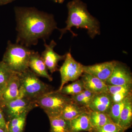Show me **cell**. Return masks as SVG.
I'll use <instances>...</instances> for the list:
<instances>
[{
  "mask_svg": "<svg viewBox=\"0 0 132 132\" xmlns=\"http://www.w3.org/2000/svg\"><path fill=\"white\" fill-rule=\"evenodd\" d=\"M15 12L18 31L16 43L27 47L36 45L39 39L45 40L57 28L51 15L32 8H18Z\"/></svg>",
  "mask_w": 132,
  "mask_h": 132,
  "instance_id": "6da1fadb",
  "label": "cell"
},
{
  "mask_svg": "<svg viewBox=\"0 0 132 132\" xmlns=\"http://www.w3.org/2000/svg\"><path fill=\"white\" fill-rule=\"evenodd\" d=\"M68 15L66 21L65 28L59 29L61 35L60 39L67 31H69L73 36L77 35L71 30L73 27L87 30L88 34L93 39L100 34V24L98 20L92 16L88 11L87 6L80 0H73L67 5Z\"/></svg>",
  "mask_w": 132,
  "mask_h": 132,
  "instance_id": "7a4b0ae2",
  "label": "cell"
},
{
  "mask_svg": "<svg viewBox=\"0 0 132 132\" xmlns=\"http://www.w3.org/2000/svg\"><path fill=\"white\" fill-rule=\"evenodd\" d=\"M32 50L19 43H8L2 61L11 71L20 73L29 68V61Z\"/></svg>",
  "mask_w": 132,
  "mask_h": 132,
  "instance_id": "3957f363",
  "label": "cell"
},
{
  "mask_svg": "<svg viewBox=\"0 0 132 132\" xmlns=\"http://www.w3.org/2000/svg\"><path fill=\"white\" fill-rule=\"evenodd\" d=\"M22 96L35 101L43 95L52 91V88L38 78L29 68L19 74Z\"/></svg>",
  "mask_w": 132,
  "mask_h": 132,
  "instance_id": "277c9868",
  "label": "cell"
},
{
  "mask_svg": "<svg viewBox=\"0 0 132 132\" xmlns=\"http://www.w3.org/2000/svg\"><path fill=\"white\" fill-rule=\"evenodd\" d=\"M72 101L70 96L58 91H51L36 100L38 106L40 107L48 118L60 116L62 110Z\"/></svg>",
  "mask_w": 132,
  "mask_h": 132,
  "instance_id": "5b68a950",
  "label": "cell"
},
{
  "mask_svg": "<svg viewBox=\"0 0 132 132\" xmlns=\"http://www.w3.org/2000/svg\"><path fill=\"white\" fill-rule=\"evenodd\" d=\"M8 120L24 113H28L38 106L35 101L24 96H20L0 106Z\"/></svg>",
  "mask_w": 132,
  "mask_h": 132,
  "instance_id": "8992f818",
  "label": "cell"
},
{
  "mask_svg": "<svg viewBox=\"0 0 132 132\" xmlns=\"http://www.w3.org/2000/svg\"><path fill=\"white\" fill-rule=\"evenodd\" d=\"M59 71L61 77V84L57 91H60L69 81H75L84 73L83 65L76 61L70 52L66 54L65 61Z\"/></svg>",
  "mask_w": 132,
  "mask_h": 132,
  "instance_id": "52a82bcc",
  "label": "cell"
},
{
  "mask_svg": "<svg viewBox=\"0 0 132 132\" xmlns=\"http://www.w3.org/2000/svg\"><path fill=\"white\" fill-rule=\"evenodd\" d=\"M107 86H123L132 84V73L125 64L116 62L112 73L105 82Z\"/></svg>",
  "mask_w": 132,
  "mask_h": 132,
  "instance_id": "ba28073f",
  "label": "cell"
},
{
  "mask_svg": "<svg viewBox=\"0 0 132 132\" xmlns=\"http://www.w3.org/2000/svg\"><path fill=\"white\" fill-rule=\"evenodd\" d=\"M56 45L57 43L54 40H52L48 45L45 42V50L41 56L47 69L52 73L58 70L59 62L65 60L66 57V54L60 55L55 52L54 48Z\"/></svg>",
  "mask_w": 132,
  "mask_h": 132,
  "instance_id": "9c48e42d",
  "label": "cell"
},
{
  "mask_svg": "<svg viewBox=\"0 0 132 132\" xmlns=\"http://www.w3.org/2000/svg\"><path fill=\"white\" fill-rule=\"evenodd\" d=\"M116 61L106 62L92 65H83L84 72L98 78L105 83L111 76Z\"/></svg>",
  "mask_w": 132,
  "mask_h": 132,
  "instance_id": "30bf717a",
  "label": "cell"
},
{
  "mask_svg": "<svg viewBox=\"0 0 132 132\" xmlns=\"http://www.w3.org/2000/svg\"><path fill=\"white\" fill-rule=\"evenodd\" d=\"M19 74L14 73L0 96V106L22 96Z\"/></svg>",
  "mask_w": 132,
  "mask_h": 132,
  "instance_id": "8fae6325",
  "label": "cell"
},
{
  "mask_svg": "<svg viewBox=\"0 0 132 132\" xmlns=\"http://www.w3.org/2000/svg\"><path fill=\"white\" fill-rule=\"evenodd\" d=\"M113 104L112 97L108 92L95 94L88 108L91 111L108 114Z\"/></svg>",
  "mask_w": 132,
  "mask_h": 132,
  "instance_id": "7c38bea8",
  "label": "cell"
},
{
  "mask_svg": "<svg viewBox=\"0 0 132 132\" xmlns=\"http://www.w3.org/2000/svg\"><path fill=\"white\" fill-rule=\"evenodd\" d=\"M29 68L37 76L47 78L50 81L53 80L42 58L38 52L32 50L29 61Z\"/></svg>",
  "mask_w": 132,
  "mask_h": 132,
  "instance_id": "4fadbf2b",
  "label": "cell"
},
{
  "mask_svg": "<svg viewBox=\"0 0 132 132\" xmlns=\"http://www.w3.org/2000/svg\"><path fill=\"white\" fill-rule=\"evenodd\" d=\"M81 76L85 90L94 94L108 92L107 86L98 78L85 72Z\"/></svg>",
  "mask_w": 132,
  "mask_h": 132,
  "instance_id": "5bb4252c",
  "label": "cell"
},
{
  "mask_svg": "<svg viewBox=\"0 0 132 132\" xmlns=\"http://www.w3.org/2000/svg\"><path fill=\"white\" fill-rule=\"evenodd\" d=\"M108 93L111 95L113 103L121 101L132 94V84L123 86H107Z\"/></svg>",
  "mask_w": 132,
  "mask_h": 132,
  "instance_id": "9a60e30c",
  "label": "cell"
},
{
  "mask_svg": "<svg viewBox=\"0 0 132 132\" xmlns=\"http://www.w3.org/2000/svg\"><path fill=\"white\" fill-rule=\"evenodd\" d=\"M89 112L82 113L70 120L72 132H92Z\"/></svg>",
  "mask_w": 132,
  "mask_h": 132,
  "instance_id": "2e32d148",
  "label": "cell"
},
{
  "mask_svg": "<svg viewBox=\"0 0 132 132\" xmlns=\"http://www.w3.org/2000/svg\"><path fill=\"white\" fill-rule=\"evenodd\" d=\"M90 111V109L87 107L79 105L72 101L65 106L59 116L65 119L71 120L82 113L88 112Z\"/></svg>",
  "mask_w": 132,
  "mask_h": 132,
  "instance_id": "e0dca14e",
  "label": "cell"
},
{
  "mask_svg": "<svg viewBox=\"0 0 132 132\" xmlns=\"http://www.w3.org/2000/svg\"><path fill=\"white\" fill-rule=\"evenodd\" d=\"M118 125L125 130L130 128L132 125V94L128 97L121 113Z\"/></svg>",
  "mask_w": 132,
  "mask_h": 132,
  "instance_id": "ac0fdd59",
  "label": "cell"
},
{
  "mask_svg": "<svg viewBox=\"0 0 132 132\" xmlns=\"http://www.w3.org/2000/svg\"><path fill=\"white\" fill-rule=\"evenodd\" d=\"M89 119L92 132H95L106 124L112 122L107 114L90 110Z\"/></svg>",
  "mask_w": 132,
  "mask_h": 132,
  "instance_id": "d6986e66",
  "label": "cell"
},
{
  "mask_svg": "<svg viewBox=\"0 0 132 132\" xmlns=\"http://www.w3.org/2000/svg\"><path fill=\"white\" fill-rule=\"evenodd\" d=\"M50 132H72L71 121L60 117L49 118Z\"/></svg>",
  "mask_w": 132,
  "mask_h": 132,
  "instance_id": "ffe728a7",
  "label": "cell"
},
{
  "mask_svg": "<svg viewBox=\"0 0 132 132\" xmlns=\"http://www.w3.org/2000/svg\"><path fill=\"white\" fill-rule=\"evenodd\" d=\"M28 114H22L8 120L6 125L8 132H24Z\"/></svg>",
  "mask_w": 132,
  "mask_h": 132,
  "instance_id": "44dd1931",
  "label": "cell"
},
{
  "mask_svg": "<svg viewBox=\"0 0 132 132\" xmlns=\"http://www.w3.org/2000/svg\"><path fill=\"white\" fill-rule=\"evenodd\" d=\"M83 82L81 79L77 80L71 84L64 86L58 92L67 95H73L78 94L84 90Z\"/></svg>",
  "mask_w": 132,
  "mask_h": 132,
  "instance_id": "7402d4cb",
  "label": "cell"
},
{
  "mask_svg": "<svg viewBox=\"0 0 132 132\" xmlns=\"http://www.w3.org/2000/svg\"><path fill=\"white\" fill-rule=\"evenodd\" d=\"M94 94L88 90L84 89L78 94L70 97L73 101L78 105L88 108Z\"/></svg>",
  "mask_w": 132,
  "mask_h": 132,
  "instance_id": "603a6c76",
  "label": "cell"
},
{
  "mask_svg": "<svg viewBox=\"0 0 132 132\" xmlns=\"http://www.w3.org/2000/svg\"><path fill=\"white\" fill-rule=\"evenodd\" d=\"M14 73L15 72L11 71L3 62H0V96Z\"/></svg>",
  "mask_w": 132,
  "mask_h": 132,
  "instance_id": "cb8c5ba5",
  "label": "cell"
},
{
  "mask_svg": "<svg viewBox=\"0 0 132 132\" xmlns=\"http://www.w3.org/2000/svg\"><path fill=\"white\" fill-rule=\"evenodd\" d=\"M128 96L121 101L117 103H113V104L108 114L112 122L118 124L121 113L125 106V103Z\"/></svg>",
  "mask_w": 132,
  "mask_h": 132,
  "instance_id": "d4e9b609",
  "label": "cell"
},
{
  "mask_svg": "<svg viewBox=\"0 0 132 132\" xmlns=\"http://www.w3.org/2000/svg\"><path fill=\"white\" fill-rule=\"evenodd\" d=\"M125 130L118 124L110 122L95 132H125Z\"/></svg>",
  "mask_w": 132,
  "mask_h": 132,
  "instance_id": "484cf974",
  "label": "cell"
},
{
  "mask_svg": "<svg viewBox=\"0 0 132 132\" xmlns=\"http://www.w3.org/2000/svg\"><path fill=\"white\" fill-rule=\"evenodd\" d=\"M7 121L2 109L0 106V127L6 128Z\"/></svg>",
  "mask_w": 132,
  "mask_h": 132,
  "instance_id": "4316f807",
  "label": "cell"
},
{
  "mask_svg": "<svg viewBox=\"0 0 132 132\" xmlns=\"http://www.w3.org/2000/svg\"><path fill=\"white\" fill-rule=\"evenodd\" d=\"M14 0H0V5H6L12 2Z\"/></svg>",
  "mask_w": 132,
  "mask_h": 132,
  "instance_id": "83f0119b",
  "label": "cell"
},
{
  "mask_svg": "<svg viewBox=\"0 0 132 132\" xmlns=\"http://www.w3.org/2000/svg\"><path fill=\"white\" fill-rule=\"evenodd\" d=\"M0 132H8L7 128H3L0 127Z\"/></svg>",
  "mask_w": 132,
  "mask_h": 132,
  "instance_id": "f1b7e54d",
  "label": "cell"
},
{
  "mask_svg": "<svg viewBox=\"0 0 132 132\" xmlns=\"http://www.w3.org/2000/svg\"><path fill=\"white\" fill-rule=\"evenodd\" d=\"M55 2H59V3H62L64 1V0H54Z\"/></svg>",
  "mask_w": 132,
  "mask_h": 132,
  "instance_id": "f546056e",
  "label": "cell"
}]
</instances>
